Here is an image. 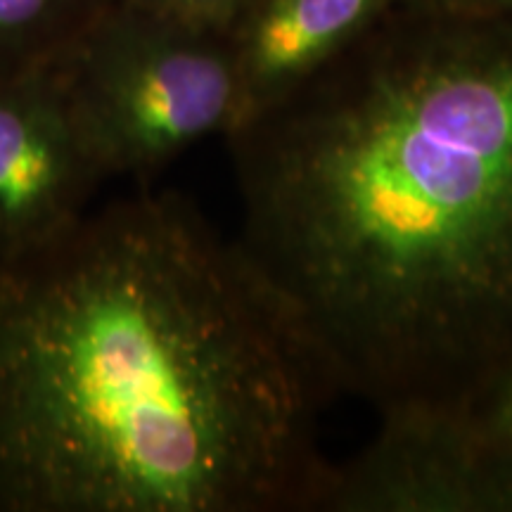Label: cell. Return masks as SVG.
<instances>
[{
  "label": "cell",
  "mask_w": 512,
  "mask_h": 512,
  "mask_svg": "<svg viewBox=\"0 0 512 512\" xmlns=\"http://www.w3.org/2000/svg\"><path fill=\"white\" fill-rule=\"evenodd\" d=\"M226 140L235 240L330 394L470 408L512 358V17L394 5Z\"/></svg>",
  "instance_id": "cell-1"
},
{
  "label": "cell",
  "mask_w": 512,
  "mask_h": 512,
  "mask_svg": "<svg viewBox=\"0 0 512 512\" xmlns=\"http://www.w3.org/2000/svg\"><path fill=\"white\" fill-rule=\"evenodd\" d=\"M330 399L238 240L178 192L0 252V512H316Z\"/></svg>",
  "instance_id": "cell-2"
},
{
  "label": "cell",
  "mask_w": 512,
  "mask_h": 512,
  "mask_svg": "<svg viewBox=\"0 0 512 512\" xmlns=\"http://www.w3.org/2000/svg\"><path fill=\"white\" fill-rule=\"evenodd\" d=\"M88 150L110 176H150L242 119L228 34L124 3L91 19L55 64Z\"/></svg>",
  "instance_id": "cell-3"
},
{
  "label": "cell",
  "mask_w": 512,
  "mask_h": 512,
  "mask_svg": "<svg viewBox=\"0 0 512 512\" xmlns=\"http://www.w3.org/2000/svg\"><path fill=\"white\" fill-rule=\"evenodd\" d=\"M316 512H512V458L470 408H396L330 467Z\"/></svg>",
  "instance_id": "cell-4"
},
{
  "label": "cell",
  "mask_w": 512,
  "mask_h": 512,
  "mask_svg": "<svg viewBox=\"0 0 512 512\" xmlns=\"http://www.w3.org/2000/svg\"><path fill=\"white\" fill-rule=\"evenodd\" d=\"M102 181L55 67L0 79V252L62 233Z\"/></svg>",
  "instance_id": "cell-5"
},
{
  "label": "cell",
  "mask_w": 512,
  "mask_h": 512,
  "mask_svg": "<svg viewBox=\"0 0 512 512\" xmlns=\"http://www.w3.org/2000/svg\"><path fill=\"white\" fill-rule=\"evenodd\" d=\"M394 3L254 0L228 34L242 81L240 124L335 60L387 15Z\"/></svg>",
  "instance_id": "cell-6"
},
{
  "label": "cell",
  "mask_w": 512,
  "mask_h": 512,
  "mask_svg": "<svg viewBox=\"0 0 512 512\" xmlns=\"http://www.w3.org/2000/svg\"><path fill=\"white\" fill-rule=\"evenodd\" d=\"M110 0H0V79L53 67Z\"/></svg>",
  "instance_id": "cell-7"
},
{
  "label": "cell",
  "mask_w": 512,
  "mask_h": 512,
  "mask_svg": "<svg viewBox=\"0 0 512 512\" xmlns=\"http://www.w3.org/2000/svg\"><path fill=\"white\" fill-rule=\"evenodd\" d=\"M190 27L230 34L254 0H114Z\"/></svg>",
  "instance_id": "cell-8"
},
{
  "label": "cell",
  "mask_w": 512,
  "mask_h": 512,
  "mask_svg": "<svg viewBox=\"0 0 512 512\" xmlns=\"http://www.w3.org/2000/svg\"><path fill=\"white\" fill-rule=\"evenodd\" d=\"M491 439L512 458V358L484 384V389L470 403Z\"/></svg>",
  "instance_id": "cell-9"
},
{
  "label": "cell",
  "mask_w": 512,
  "mask_h": 512,
  "mask_svg": "<svg viewBox=\"0 0 512 512\" xmlns=\"http://www.w3.org/2000/svg\"><path fill=\"white\" fill-rule=\"evenodd\" d=\"M396 8L456 17H512V0H396Z\"/></svg>",
  "instance_id": "cell-10"
}]
</instances>
